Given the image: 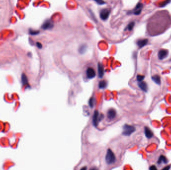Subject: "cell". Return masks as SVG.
I'll list each match as a JSON object with an SVG mask.
<instances>
[{
	"label": "cell",
	"instance_id": "cell-1",
	"mask_svg": "<svg viewBox=\"0 0 171 170\" xmlns=\"http://www.w3.org/2000/svg\"><path fill=\"white\" fill-rule=\"evenodd\" d=\"M105 160L108 164H112L116 161V156L111 149H108L106 155Z\"/></svg>",
	"mask_w": 171,
	"mask_h": 170
},
{
	"label": "cell",
	"instance_id": "cell-2",
	"mask_svg": "<svg viewBox=\"0 0 171 170\" xmlns=\"http://www.w3.org/2000/svg\"><path fill=\"white\" fill-rule=\"evenodd\" d=\"M104 118V115L101 114L100 115L98 111L95 110L93 116V123L94 126L95 127H97L99 124V123L100 122L101 120Z\"/></svg>",
	"mask_w": 171,
	"mask_h": 170
},
{
	"label": "cell",
	"instance_id": "cell-3",
	"mask_svg": "<svg viewBox=\"0 0 171 170\" xmlns=\"http://www.w3.org/2000/svg\"><path fill=\"white\" fill-rule=\"evenodd\" d=\"M135 131L136 128L135 127L131 126V125L126 124L123 127V134L125 136H129L133 134Z\"/></svg>",
	"mask_w": 171,
	"mask_h": 170
},
{
	"label": "cell",
	"instance_id": "cell-4",
	"mask_svg": "<svg viewBox=\"0 0 171 170\" xmlns=\"http://www.w3.org/2000/svg\"><path fill=\"white\" fill-rule=\"evenodd\" d=\"M110 14V11L108 9H104L101 11L100 14V18L103 21H106L108 19Z\"/></svg>",
	"mask_w": 171,
	"mask_h": 170
},
{
	"label": "cell",
	"instance_id": "cell-5",
	"mask_svg": "<svg viewBox=\"0 0 171 170\" xmlns=\"http://www.w3.org/2000/svg\"><path fill=\"white\" fill-rule=\"evenodd\" d=\"M169 52L168 50L165 49H161L158 52V58L160 60H163L167 57Z\"/></svg>",
	"mask_w": 171,
	"mask_h": 170
},
{
	"label": "cell",
	"instance_id": "cell-6",
	"mask_svg": "<svg viewBox=\"0 0 171 170\" xmlns=\"http://www.w3.org/2000/svg\"><path fill=\"white\" fill-rule=\"evenodd\" d=\"M86 74L89 79H92L96 76V73L95 70L92 67H89L87 70Z\"/></svg>",
	"mask_w": 171,
	"mask_h": 170
},
{
	"label": "cell",
	"instance_id": "cell-7",
	"mask_svg": "<svg viewBox=\"0 0 171 170\" xmlns=\"http://www.w3.org/2000/svg\"><path fill=\"white\" fill-rule=\"evenodd\" d=\"M142 7H143V5H142V3H138L135 8L133 11V13L135 15H139L141 13Z\"/></svg>",
	"mask_w": 171,
	"mask_h": 170
},
{
	"label": "cell",
	"instance_id": "cell-8",
	"mask_svg": "<svg viewBox=\"0 0 171 170\" xmlns=\"http://www.w3.org/2000/svg\"><path fill=\"white\" fill-rule=\"evenodd\" d=\"M117 115L116 111L114 109H110L107 112V117L109 120H112L116 117Z\"/></svg>",
	"mask_w": 171,
	"mask_h": 170
},
{
	"label": "cell",
	"instance_id": "cell-9",
	"mask_svg": "<svg viewBox=\"0 0 171 170\" xmlns=\"http://www.w3.org/2000/svg\"><path fill=\"white\" fill-rule=\"evenodd\" d=\"M53 26V23H52L51 20H47L46 21L44 22L42 27L44 30H49L52 29Z\"/></svg>",
	"mask_w": 171,
	"mask_h": 170
},
{
	"label": "cell",
	"instance_id": "cell-10",
	"mask_svg": "<svg viewBox=\"0 0 171 170\" xmlns=\"http://www.w3.org/2000/svg\"><path fill=\"white\" fill-rule=\"evenodd\" d=\"M98 76L99 78H102L105 73V70L104 66L101 63H99L98 64Z\"/></svg>",
	"mask_w": 171,
	"mask_h": 170
},
{
	"label": "cell",
	"instance_id": "cell-11",
	"mask_svg": "<svg viewBox=\"0 0 171 170\" xmlns=\"http://www.w3.org/2000/svg\"><path fill=\"white\" fill-rule=\"evenodd\" d=\"M148 42V39H141L138 40L137 42V46H139V48H142V47L145 46L147 44Z\"/></svg>",
	"mask_w": 171,
	"mask_h": 170
},
{
	"label": "cell",
	"instance_id": "cell-12",
	"mask_svg": "<svg viewBox=\"0 0 171 170\" xmlns=\"http://www.w3.org/2000/svg\"><path fill=\"white\" fill-rule=\"evenodd\" d=\"M144 130H145V134L146 137L149 139L151 138L153 136V133L152 131L151 130V129L147 127H145Z\"/></svg>",
	"mask_w": 171,
	"mask_h": 170
},
{
	"label": "cell",
	"instance_id": "cell-13",
	"mask_svg": "<svg viewBox=\"0 0 171 170\" xmlns=\"http://www.w3.org/2000/svg\"><path fill=\"white\" fill-rule=\"evenodd\" d=\"M138 85L141 89L144 92H147L148 91V85L146 82L144 81H141L138 83Z\"/></svg>",
	"mask_w": 171,
	"mask_h": 170
},
{
	"label": "cell",
	"instance_id": "cell-14",
	"mask_svg": "<svg viewBox=\"0 0 171 170\" xmlns=\"http://www.w3.org/2000/svg\"><path fill=\"white\" fill-rule=\"evenodd\" d=\"M152 79L153 81L158 85H160L161 83V77L159 75H155L152 77Z\"/></svg>",
	"mask_w": 171,
	"mask_h": 170
},
{
	"label": "cell",
	"instance_id": "cell-15",
	"mask_svg": "<svg viewBox=\"0 0 171 170\" xmlns=\"http://www.w3.org/2000/svg\"><path fill=\"white\" fill-rule=\"evenodd\" d=\"M107 86V82L106 80H101L99 83V88L100 89H104Z\"/></svg>",
	"mask_w": 171,
	"mask_h": 170
},
{
	"label": "cell",
	"instance_id": "cell-16",
	"mask_svg": "<svg viewBox=\"0 0 171 170\" xmlns=\"http://www.w3.org/2000/svg\"><path fill=\"white\" fill-rule=\"evenodd\" d=\"M162 163H163L165 164L167 163V158L164 156H163V155H161L159 157V160L158 161V164H161Z\"/></svg>",
	"mask_w": 171,
	"mask_h": 170
},
{
	"label": "cell",
	"instance_id": "cell-17",
	"mask_svg": "<svg viewBox=\"0 0 171 170\" xmlns=\"http://www.w3.org/2000/svg\"><path fill=\"white\" fill-rule=\"evenodd\" d=\"M87 48V46L85 45V44H83V45L81 46L79 48V52L81 54H84L86 52V51Z\"/></svg>",
	"mask_w": 171,
	"mask_h": 170
},
{
	"label": "cell",
	"instance_id": "cell-18",
	"mask_svg": "<svg viewBox=\"0 0 171 170\" xmlns=\"http://www.w3.org/2000/svg\"><path fill=\"white\" fill-rule=\"evenodd\" d=\"M135 23L134 22H131L130 23H129V25H128L127 27V29L129 31H131L133 29L134 26H135Z\"/></svg>",
	"mask_w": 171,
	"mask_h": 170
},
{
	"label": "cell",
	"instance_id": "cell-19",
	"mask_svg": "<svg viewBox=\"0 0 171 170\" xmlns=\"http://www.w3.org/2000/svg\"><path fill=\"white\" fill-rule=\"evenodd\" d=\"M94 103H95V99L94 97H91L90 99H89V105L90 107L91 108H93L94 106Z\"/></svg>",
	"mask_w": 171,
	"mask_h": 170
},
{
	"label": "cell",
	"instance_id": "cell-20",
	"mask_svg": "<svg viewBox=\"0 0 171 170\" xmlns=\"http://www.w3.org/2000/svg\"><path fill=\"white\" fill-rule=\"evenodd\" d=\"M145 78V76L144 75H138L137 76V80L138 82H141Z\"/></svg>",
	"mask_w": 171,
	"mask_h": 170
},
{
	"label": "cell",
	"instance_id": "cell-21",
	"mask_svg": "<svg viewBox=\"0 0 171 170\" xmlns=\"http://www.w3.org/2000/svg\"><path fill=\"white\" fill-rule=\"evenodd\" d=\"M171 1H164L163 2H162L160 5H159V6L160 7H165L166 5H167L168 4L170 3H171Z\"/></svg>",
	"mask_w": 171,
	"mask_h": 170
},
{
	"label": "cell",
	"instance_id": "cell-22",
	"mask_svg": "<svg viewBox=\"0 0 171 170\" xmlns=\"http://www.w3.org/2000/svg\"><path fill=\"white\" fill-rule=\"evenodd\" d=\"M22 81H23V83L24 84H25V83H27V82H28L27 78L26 77V75H24L22 76Z\"/></svg>",
	"mask_w": 171,
	"mask_h": 170
},
{
	"label": "cell",
	"instance_id": "cell-23",
	"mask_svg": "<svg viewBox=\"0 0 171 170\" xmlns=\"http://www.w3.org/2000/svg\"><path fill=\"white\" fill-rule=\"evenodd\" d=\"M95 2L98 4H99V5H104V4L105 3V2L102 1V0H97V1H95Z\"/></svg>",
	"mask_w": 171,
	"mask_h": 170
},
{
	"label": "cell",
	"instance_id": "cell-24",
	"mask_svg": "<svg viewBox=\"0 0 171 170\" xmlns=\"http://www.w3.org/2000/svg\"><path fill=\"white\" fill-rule=\"evenodd\" d=\"M150 170H157V168L155 166L153 165V166H151L150 167Z\"/></svg>",
	"mask_w": 171,
	"mask_h": 170
},
{
	"label": "cell",
	"instance_id": "cell-25",
	"mask_svg": "<svg viewBox=\"0 0 171 170\" xmlns=\"http://www.w3.org/2000/svg\"><path fill=\"white\" fill-rule=\"evenodd\" d=\"M39 33V31H31V34L32 35H34L38 34Z\"/></svg>",
	"mask_w": 171,
	"mask_h": 170
},
{
	"label": "cell",
	"instance_id": "cell-26",
	"mask_svg": "<svg viewBox=\"0 0 171 170\" xmlns=\"http://www.w3.org/2000/svg\"><path fill=\"white\" fill-rule=\"evenodd\" d=\"M37 46L39 48H41L42 47V44L40 43V42H37Z\"/></svg>",
	"mask_w": 171,
	"mask_h": 170
},
{
	"label": "cell",
	"instance_id": "cell-27",
	"mask_svg": "<svg viewBox=\"0 0 171 170\" xmlns=\"http://www.w3.org/2000/svg\"><path fill=\"white\" fill-rule=\"evenodd\" d=\"M170 168H171V167L170 166H168L165 167L162 170H169Z\"/></svg>",
	"mask_w": 171,
	"mask_h": 170
},
{
	"label": "cell",
	"instance_id": "cell-28",
	"mask_svg": "<svg viewBox=\"0 0 171 170\" xmlns=\"http://www.w3.org/2000/svg\"><path fill=\"white\" fill-rule=\"evenodd\" d=\"M89 170H99L96 167H93L91 168Z\"/></svg>",
	"mask_w": 171,
	"mask_h": 170
},
{
	"label": "cell",
	"instance_id": "cell-29",
	"mask_svg": "<svg viewBox=\"0 0 171 170\" xmlns=\"http://www.w3.org/2000/svg\"><path fill=\"white\" fill-rule=\"evenodd\" d=\"M80 170H87V167L86 166H85L82 167V168Z\"/></svg>",
	"mask_w": 171,
	"mask_h": 170
}]
</instances>
